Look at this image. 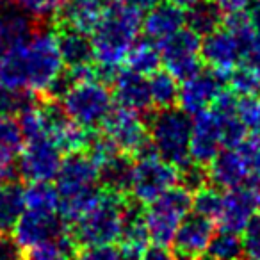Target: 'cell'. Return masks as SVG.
<instances>
[{
    "instance_id": "1",
    "label": "cell",
    "mask_w": 260,
    "mask_h": 260,
    "mask_svg": "<svg viewBox=\"0 0 260 260\" xmlns=\"http://www.w3.org/2000/svg\"><path fill=\"white\" fill-rule=\"evenodd\" d=\"M64 73V61L54 30L34 32L25 43L0 59V82L47 94Z\"/></svg>"
},
{
    "instance_id": "2",
    "label": "cell",
    "mask_w": 260,
    "mask_h": 260,
    "mask_svg": "<svg viewBox=\"0 0 260 260\" xmlns=\"http://www.w3.org/2000/svg\"><path fill=\"white\" fill-rule=\"evenodd\" d=\"M141 30L143 18L138 9L126 4L105 9L100 23L91 34L98 73H105L112 79L125 62L126 54L138 41Z\"/></svg>"
},
{
    "instance_id": "3",
    "label": "cell",
    "mask_w": 260,
    "mask_h": 260,
    "mask_svg": "<svg viewBox=\"0 0 260 260\" xmlns=\"http://www.w3.org/2000/svg\"><path fill=\"white\" fill-rule=\"evenodd\" d=\"M128 202V196L123 192L102 187L100 198L93 209L70 226V234L77 244L86 248L118 242Z\"/></svg>"
},
{
    "instance_id": "4",
    "label": "cell",
    "mask_w": 260,
    "mask_h": 260,
    "mask_svg": "<svg viewBox=\"0 0 260 260\" xmlns=\"http://www.w3.org/2000/svg\"><path fill=\"white\" fill-rule=\"evenodd\" d=\"M150 146L178 170L191 166L192 119L182 109H159L148 123Z\"/></svg>"
},
{
    "instance_id": "5",
    "label": "cell",
    "mask_w": 260,
    "mask_h": 260,
    "mask_svg": "<svg viewBox=\"0 0 260 260\" xmlns=\"http://www.w3.org/2000/svg\"><path fill=\"white\" fill-rule=\"evenodd\" d=\"M178 184L180 170L150 148L132 162L128 196L139 205H150Z\"/></svg>"
},
{
    "instance_id": "6",
    "label": "cell",
    "mask_w": 260,
    "mask_h": 260,
    "mask_svg": "<svg viewBox=\"0 0 260 260\" xmlns=\"http://www.w3.org/2000/svg\"><path fill=\"white\" fill-rule=\"evenodd\" d=\"M59 100L68 118L87 130L102 126L114 107L111 89L98 79L73 82Z\"/></svg>"
},
{
    "instance_id": "7",
    "label": "cell",
    "mask_w": 260,
    "mask_h": 260,
    "mask_svg": "<svg viewBox=\"0 0 260 260\" xmlns=\"http://www.w3.org/2000/svg\"><path fill=\"white\" fill-rule=\"evenodd\" d=\"M191 209L192 192L180 184L150 203L148 209L145 210V216L153 244L170 248L178 226L189 216Z\"/></svg>"
},
{
    "instance_id": "8",
    "label": "cell",
    "mask_w": 260,
    "mask_h": 260,
    "mask_svg": "<svg viewBox=\"0 0 260 260\" xmlns=\"http://www.w3.org/2000/svg\"><path fill=\"white\" fill-rule=\"evenodd\" d=\"M104 136L128 157H138L150 150V134L148 125L143 119L141 112L132 111L126 107H112L105 121L102 123Z\"/></svg>"
},
{
    "instance_id": "9",
    "label": "cell",
    "mask_w": 260,
    "mask_h": 260,
    "mask_svg": "<svg viewBox=\"0 0 260 260\" xmlns=\"http://www.w3.org/2000/svg\"><path fill=\"white\" fill-rule=\"evenodd\" d=\"M202 40L203 38L191 27H184L180 32L160 45L166 72L177 80H185L202 72Z\"/></svg>"
},
{
    "instance_id": "10",
    "label": "cell",
    "mask_w": 260,
    "mask_h": 260,
    "mask_svg": "<svg viewBox=\"0 0 260 260\" xmlns=\"http://www.w3.org/2000/svg\"><path fill=\"white\" fill-rule=\"evenodd\" d=\"M62 150L48 136L25 139L18 171L27 182H50L61 170Z\"/></svg>"
},
{
    "instance_id": "11",
    "label": "cell",
    "mask_w": 260,
    "mask_h": 260,
    "mask_svg": "<svg viewBox=\"0 0 260 260\" xmlns=\"http://www.w3.org/2000/svg\"><path fill=\"white\" fill-rule=\"evenodd\" d=\"M98 182L100 171L96 164L86 152H77L68 153V157L62 160L61 170L55 177V187L61 194V200H70L100 189Z\"/></svg>"
},
{
    "instance_id": "12",
    "label": "cell",
    "mask_w": 260,
    "mask_h": 260,
    "mask_svg": "<svg viewBox=\"0 0 260 260\" xmlns=\"http://www.w3.org/2000/svg\"><path fill=\"white\" fill-rule=\"evenodd\" d=\"M256 212H260V185L246 184L228 189L217 217L219 230L241 235Z\"/></svg>"
},
{
    "instance_id": "13",
    "label": "cell",
    "mask_w": 260,
    "mask_h": 260,
    "mask_svg": "<svg viewBox=\"0 0 260 260\" xmlns=\"http://www.w3.org/2000/svg\"><path fill=\"white\" fill-rule=\"evenodd\" d=\"M223 150V123L212 107L194 114L191 136V160L196 166H209Z\"/></svg>"
},
{
    "instance_id": "14",
    "label": "cell",
    "mask_w": 260,
    "mask_h": 260,
    "mask_svg": "<svg viewBox=\"0 0 260 260\" xmlns=\"http://www.w3.org/2000/svg\"><path fill=\"white\" fill-rule=\"evenodd\" d=\"M214 223L200 214H189L178 226L171 242V251L178 260H202L214 234Z\"/></svg>"
},
{
    "instance_id": "15",
    "label": "cell",
    "mask_w": 260,
    "mask_h": 260,
    "mask_svg": "<svg viewBox=\"0 0 260 260\" xmlns=\"http://www.w3.org/2000/svg\"><path fill=\"white\" fill-rule=\"evenodd\" d=\"M202 59L210 72L228 79L232 72L241 64V48L226 27H217L216 30L203 36L202 40Z\"/></svg>"
},
{
    "instance_id": "16",
    "label": "cell",
    "mask_w": 260,
    "mask_h": 260,
    "mask_svg": "<svg viewBox=\"0 0 260 260\" xmlns=\"http://www.w3.org/2000/svg\"><path fill=\"white\" fill-rule=\"evenodd\" d=\"M70 230L66 221L55 212H34L27 210L13 230V239L22 249H29L45 241L59 239Z\"/></svg>"
},
{
    "instance_id": "17",
    "label": "cell",
    "mask_w": 260,
    "mask_h": 260,
    "mask_svg": "<svg viewBox=\"0 0 260 260\" xmlns=\"http://www.w3.org/2000/svg\"><path fill=\"white\" fill-rule=\"evenodd\" d=\"M223 79L214 72H198L196 75L182 80L178 105L187 114H198L214 105L223 91Z\"/></svg>"
},
{
    "instance_id": "18",
    "label": "cell",
    "mask_w": 260,
    "mask_h": 260,
    "mask_svg": "<svg viewBox=\"0 0 260 260\" xmlns=\"http://www.w3.org/2000/svg\"><path fill=\"white\" fill-rule=\"evenodd\" d=\"M34 34V18L15 2L0 0V59Z\"/></svg>"
},
{
    "instance_id": "19",
    "label": "cell",
    "mask_w": 260,
    "mask_h": 260,
    "mask_svg": "<svg viewBox=\"0 0 260 260\" xmlns=\"http://www.w3.org/2000/svg\"><path fill=\"white\" fill-rule=\"evenodd\" d=\"M207 180L217 189H234L249 184L248 166L241 148H223L207 166Z\"/></svg>"
},
{
    "instance_id": "20",
    "label": "cell",
    "mask_w": 260,
    "mask_h": 260,
    "mask_svg": "<svg viewBox=\"0 0 260 260\" xmlns=\"http://www.w3.org/2000/svg\"><path fill=\"white\" fill-rule=\"evenodd\" d=\"M185 25L187 15H184V9L177 8L171 2H160L153 9L146 11V16L143 18V32L159 47L180 32Z\"/></svg>"
},
{
    "instance_id": "21",
    "label": "cell",
    "mask_w": 260,
    "mask_h": 260,
    "mask_svg": "<svg viewBox=\"0 0 260 260\" xmlns=\"http://www.w3.org/2000/svg\"><path fill=\"white\" fill-rule=\"evenodd\" d=\"M224 27L232 30L241 48V61L260 66V16L253 11L228 15Z\"/></svg>"
},
{
    "instance_id": "22",
    "label": "cell",
    "mask_w": 260,
    "mask_h": 260,
    "mask_svg": "<svg viewBox=\"0 0 260 260\" xmlns=\"http://www.w3.org/2000/svg\"><path fill=\"white\" fill-rule=\"evenodd\" d=\"M112 96L118 102V105L138 112L150 111L153 107L146 77L139 75L128 68L114 73V77H112Z\"/></svg>"
},
{
    "instance_id": "23",
    "label": "cell",
    "mask_w": 260,
    "mask_h": 260,
    "mask_svg": "<svg viewBox=\"0 0 260 260\" xmlns=\"http://www.w3.org/2000/svg\"><path fill=\"white\" fill-rule=\"evenodd\" d=\"M55 38H57L59 50H61L62 61L68 70L80 68V66H87L94 62L93 54V43L87 36L80 30L73 29L64 23L55 22Z\"/></svg>"
},
{
    "instance_id": "24",
    "label": "cell",
    "mask_w": 260,
    "mask_h": 260,
    "mask_svg": "<svg viewBox=\"0 0 260 260\" xmlns=\"http://www.w3.org/2000/svg\"><path fill=\"white\" fill-rule=\"evenodd\" d=\"M150 232L148 224H146L145 210L141 209L138 202H128L125 210V217H123V226L121 234H119L118 248L125 253H132V255L143 256V253L148 248Z\"/></svg>"
},
{
    "instance_id": "25",
    "label": "cell",
    "mask_w": 260,
    "mask_h": 260,
    "mask_svg": "<svg viewBox=\"0 0 260 260\" xmlns=\"http://www.w3.org/2000/svg\"><path fill=\"white\" fill-rule=\"evenodd\" d=\"M25 138L22 126L15 118L0 116V184L13 178V164L20 157Z\"/></svg>"
},
{
    "instance_id": "26",
    "label": "cell",
    "mask_w": 260,
    "mask_h": 260,
    "mask_svg": "<svg viewBox=\"0 0 260 260\" xmlns=\"http://www.w3.org/2000/svg\"><path fill=\"white\" fill-rule=\"evenodd\" d=\"M104 16V9L94 0H70L55 15V22L70 25L84 34H93Z\"/></svg>"
},
{
    "instance_id": "27",
    "label": "cell",
    "mask_w": 260,
    "mask_h": 260,
    "mask_svg": "<svg viewBox=\"0 0 260 260\" xmlns=\"http://www.w3.org/2000/svg\"><path fill=\"white\" fill-rule=\"evenodd\" d=\"M25 212L23 187L16 182H4L0 185V234L15 230L16 223Z\"/></svg>"
},
{
    "instance_id": "28",
    "label": "cell",
    "mask_w": 260,
    "mask_h": 260,
    "mask_svg": "<svg viewBox=\"0 0 260 260\" xmlns=\"http://www.w3.org/2000/svg\"><path fill=\"white\" fill-rule=\"evenodd\" d=\"M160 62H162L160 47L157 43H153V41H150L148 38L143 41H136L125 59L126 68L143 77H150L155 72H159Z\"/></svg>"
},
{
    "instance_id": "29",
    "label": "cell",
    "mask_w": 260,
    "mask_h": 260,
    "mask_svg": "<svg viewBox=\"0 0 260 260\" xmlns=\"http://www.w3.org/2000/svg\"><path fill=\"white\" fill-rule=\"evenodd\" d=\"M79 248L80 246L68 230L59 239L45 241L29 249H23V260H72Z\"/></svg>"
},
{
    "instance_id": "30",
    "label": "cell",
    "mask_w": 260,
    "mask_h": 260,
    "mask_svg": "<svg viewBox=\"0 0 260 260\" xmlns=\"http://www.w3.org/2000/svg\"><path fill=\"white\" fill-rule=\"evenodd\" d=\"M38 104V93L34 91L0 82V116L16 118L34 109Z\"/></svg>"
},
{
    "instance_id": "31",
    "label": "cell",
    "mask_w": 260,
    "mask_h": 260,
    "mask_svg": "<svg viewBox=\"0 0 260 260\" xmlns=\"http://www.w3.org/2000/svg\"><path fill=\"white\" fill-rule=\"evenodd\" d=\"M25 209L34 212H57L61 205V194L50 182H29L23 187Z\"/></svg>"
},
{
    "instance_id": "32",
    "label": "cell",
    "mask_w": 260,
    "mask_h": 260,
    "mask_svg": "<svg viewBox=\"0 0 260 260\" xmlns=\"http://www.w3.org/2000/svg\"><path fill=\"white\" fill-rule=\"evenodd\" d=\"M150 86V96H152V104L157 109H171L178 104V93H180V86L178 80L175 79L171 73L155 72L150 75L148 79Z\"/></svg>"
},
{
    "instance_id": "33",
    "label": "cell",
    "mask_w": 260,
    "mask_h": 260,
    "mask_svg": "<svg viewBox=\"0 0 260 260\" xmlns=\"http://www.w3.org/2000/svg\"><path fill=\"white\" fill-rule=\"evenodd\" d=\"M202 260H246L241 235L219 230L212 237Z\"/></svg>"
},
{
    "instance_id": "34",
    "label": "cell",
    "mask_w": 260,
    "mask_h": 260,
    "mask_svg": "<svg viewBox=\"0 0 260 260\" xmlns=\"http://www.w3.org/2000/svg\"><path fill=\"white\" fill-rule=\"evenodd\" d=\"M228 89L237 96H253L260 93V66L241 62L228 75Z\"/></svg>"
},
{
    "instance_id": "35",
    "label": "cell",
    "mask_w": 260,
    "mask_h": 260,
    "mask_svg": "<svg viewBox=\"0 0 260 260\" xmlns=\"http://www.w3.org/2000/svg\"><path fill=\"white\" fill-rule=\"evenodd\" d=\"M223 207V194L217 191L216 185L203 184L196 191H192V210L203 217H209L214 223L217 221Z\"/></svg>"
},
{
    "instance_id": "36",
    "label": "cell",
    "mask_w": 260,
    "mask_h": 260,
    "mask_svg": "<svg viewBox=\"0 0 260 260\" xmlns=\"http://www.w3.org/2000/svg\"><path fill=\"white\" fill-rule=\"evenodd\" d=\"M221 15L223 13L210 2H203V4L196 6L194 9H191L187 15V27H191L194 32H198L200 36H207L209 32L216 30L221 23Z\"/></svg>"
},
{
    "instance_id": "37",
    "label": "cell",
    "mask_w": 260,
    "mask_h": 260,
    "mask_svg": "<svg viewBox=\"0 0 260 260\" xmlns=\"http://www.w3.org/2000/svg\"><path fill=\"white\" fill-rule=\"evenodd\" d=\"M237 116L248 130H260V94L241 96L237 100Z\"/></svg>"
},
{
    "instance_id": "38",
    "label": "cell",
    "mask_w": 260,
    "mask_h": 260,
    "mask_svg": "<svg viewBox=\"0 0 260 260\" xmlns=\"http://www.w3.org/2000/svg\"><path fill=\"white\" fill-rule=\"evenodd\" d=\"M20 9L30 15L34 20L38 18H47V16H54L61 11L62 0H13Z\"/></svg>"
},
{
    "instance_id": "39",
    "label": "cell",
    "mask_w": 260,
    "mask_h": 260,
    "mask_svg": "<svg viewBox=\"0 0 260 260\" xmlns=\"http://www.w3.org/2000/svg\"><path fill=\"white\" fill-rule=\"evenodd\" d=\"M246 260H260V212H256L241 234Z\"/></svg>"
},
{
    "instance_id": "40",
    "label": "cell",
    "mask_w": 260,
    "mask_h": 260,
    "mask_svg": "<svg viewBox=\"0 0 260 260\" xmlns=\"http://www.w3.org/2000/svg\"><path fill=\"white\" fill-rule=\"evenodd\" d=\"M72 260H121V249L112 244L79 248Z\"/></svg>"
},
{
    "instance_id": "41",
    "label": "cell",
    "mask_w": 260,
    "mask_h": 260,
    "mask_svg": "<svg viewBox=\"0 0 260 260\" xmlns=\"http://www.w3.org/2000/svg\"><path fill=\"white\" fill-rule=\"evenodd\" d=\"M0 260H23V249L8 234L0 235Z\"/></svg>"
},
{
    "instance_id": "42",
    "label": "cell",
    "mask_w": 260,
    "mask_h": 260,
    "mask_svg": "<svg viewBox=\"0 0 260 260\" xmlns=\"http://www.w3.org/2000/svg\"><path fill=\"white\" fill-rule=\"evenodd\" d=\"M224 16L242 13L253 4V0H210Z\"/></svg>"
},
{
    "instance_id": "43",
    "label": "cell",
    "mask_w": 260,
    "mask_h": 260,
    "mask_svg": "<svg viewBox=\"0 0 260 260\" xmlns=\"http://www.w3.org/2000/svg\"><path fill=\"white\" fill-rule=\"evenodd\" d=\"M141 260H178L177 256L173 255L170 248H164V246H148L145 253H143Z\"/></svg>"
},
{
    "instance_id": "44",
    "label": "cell",
    "mask_w": 260,
    "mask_h": 260,
    "mask_svg": "<svg viewBox=\"0 0 260 260\" xmlns=\"http://www.w3.org/2000/svg\"><path fill=\"white\" fill-rule=\"evenodd\" d=\"M125 4L130 6V8L138 9L139 13H145L153 9L157 4H160V0H125Z\"/></svg>"
},
{
    "instance_id": "45",
    "label": "cell",
    "mask_w": 260,
    "mask_h": 260,
    "mask_svg": "<svg viewBox=\"0 0 260 260\" xmlns=\"http://www.w3.org/2000/svg\"><path fill=\"white\" fill-rule=\"evenodd\" d=\"M168 2H171V4L177 6V8L184 9V11H191V9H194L196 6L203 4L207 0H168Z\"/></svg>"
},
{
    "instance_id": "46",
    "label": "cell",
    "mask_w": 260,
    "mask_h": 260,
    "mask_svg": "<svg viewBox=\"0 0 260 260\" xmlns=\"http://www.w3.org/2000/svg\"><path fill=\"white\" fill-rule=\"evenodd\" d=\"M98 6H100L102 9H111V8H114V6H118V4H121V0H94Z\"/></svg>"
},
{
    "instance_id": "47",
    "label": "cell",
    "mask_w": 260,
    "mask_h": 260,
    "mask_svg": "<svg viewBox=\"0 0 260 260\" xmlns=\"http://www.w3.org/2000/svg\"><path fill=\"white\" fill-rule=\"evenodd\" d=\"M255 15L260 16V0H253V9H251Z\"/></svg>"
},
{
    "instance_id": "48",
    "label": "cell",
    "mask_w": 260,
    "mask_h": 260,
    "mask_svg": "<svg viewBox=\"0 0 260 260\" xmlns=\"http://www.w3.org/2000/svg\"><path fill=\"white\" fill-rule=\"evenodd\" d=\"M251 138L255 139V141L260 145V130H256V132H253V136H251Z\"/></svg>"
},
{
    "instance_id": "49",
    "label": "cell",
    "mask_w": 260,
    "mask_h": 260,
    "mask_svg": "<svg viewBox=\"0 0 260 260\" xmlns=\"http://www.w3.org/2000/svg\"><path fill=\"white\" fill-rule=\"evenodd\" d=\"M0 235H2V234H0Z\"/></svg>"
}]
</instances>
